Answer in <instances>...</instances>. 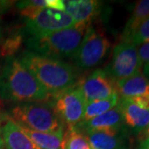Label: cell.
<instances>
[{"label":"cell","mask_w":149,"mask_h":149,"mask_svg":"<svg viewBox=\"0 0 149 149\" xmlns=\"http://www.w3.org/2000/svg\"><path fill=\"white\" fill-rule=\"evenodd\" d=\"M50 95L18 57L7 58L0 73V99L13 103L43 101Z\"/></svg>","instance_id":"cell-1"},{"label":"cell","mask_w":149,"mask_h":149,"mask_svg":"<svg viewBox=\"0 0 149 149\" xmlns=\"http://www.w3.org/2000/svg\"><path fill=\"white\" fill-rule=\"evenodd\" d=\"M18 58L50 96L69 89L76 82L77 74L74 68L60 59L48 57L29 50L25 51Z\"/></svg>","instance_id":"cell-2"},{"label":"cell","mask_w":149,"mask_h":149,"mask_svg":"<svg viewBox=\"0 0 149 149\" xmlns=\"http://www.w3.org/2000/svg\"><path fill=\"white\" fill-rule=\"evenodd\" d=\"M89 26L90 23H76L44 36L28 37L26 44L29 51L48 57L60 60L74 57Z\"/></svg>","instance_id":"cell-3"},{"label":"cell","mask_w":149,"mask_h":149,"mask_svg":"<svg viewBox=\"0 0 149 149\" xmlns=\"http://www.w3.org/2000/svg\"><path fill=\"white\" fill-rule=\"evenodd\" d=\"M8 117L22 127L40 133H64L65 124L50 100L17 104Z\"/></svg>","instance_id":"cell-4"},{"label":"cell","mask_w":149,"mask_h":149,"mask_svg":"<svg viewBox=\"0 0 149 149\" xmlns=\"http://www.w3.org/2000/svg\"><path fill=\"white\" fill-rule=\"evenodd\" d=\"M110 46L109 39L90 24L80 47L73 57L74 64L83 70L95 67L106 58Z\"/></svg>","instance_id":"cell-5"},{"label":"cell","mask_w":149,"mask_h":149,"mask_svg":"<svg viewBox=\"0 0 149 149\" xmlns=\"http://www.w3.org/2000/svg\"><path fill=\"white\" fill-rule=\"evenodd\" d=\"M50 100L56 113L67 128H73L83 121L86 100L78 85L52 95Z\"/></svg>","instance_id":"cell-6"},{"label":"cell","mask_w":149,"mask_h":149,"mask_svg":"<svg viewBox=\"0 0 149 149\" xmlns=\"http://www.w3.org/2000/svg\"><path fill=\"white\" fill-rule=\"evenodd\" d=\"M142 66L138 47L122 41L113 49L111 61L105 71L116 82L141 73Z\"/></svg>","instance_id":"cell-7"},{"label":"cell","mask_w":149,"mask_h":149,"mask_svg":"<svg viewBox=\"0 0 149 149\" xmlns=\"http://www.w3.org/2000/svg\"><path fill=\"white\" fill-rule=\"evenodd\" d=\"M74 22L65 11L42 8L25 18V31L30 37H41L74 26Z\"/></svg>","instance_id":"cell-8"},{"label":"cell","mask_w":149,"mask_h":149,"mask_svg":"<svg viewBox=\"0 0 149 149\" xmlns=\"http://www.w3.org/2000/svg\"><path fill=\"white\" fill-rule=\"evenodd\" d=\"M85 96L86 103L108 99L117 94L116 82L105 70H94L78 85Z\"/></svg>","instance_id":"cell-9"},{"label":"cell","mask_w":149,"mask_h":149,"mask_svg":"<svg viewBox=\"0 0 149 149\" xmlns=\"http://www.w3.org/2000/svg\"><path fill=\"white\" fill-rule=\"evenodd\" d=\"M93 149H128V129L119 131H91L85 133Z\"/></svg>","instance_id":"cell-10"},{"label":"cell","mask_w":149,"mask_h":149,"mask_svg":"<svg viewBox=\"0 0 149 149\" xmlns=\"http://www.w3.org/2000/svg\"><path fill=\"white\" fill-rule=\"evenodd\" d=\"M75 128L82 133L91 131H119L126 128L118 105L98 117L80 122Z\"/></svg>","instance_id":"cell-11"},{"label":"cell","mask_w":149,"mask_h":149,"mask_svg":"<svg viewBox=\"0 0 149 149\" xmlns=\"http://www.w3.org/2000/svg\"><path fill=\"white\" fill-rule=\"evenodd\" d=\"M0 130L5 149H39L21 126L8 116H4L1 120Z\"/></svg>","instance_id":"cell-12"},{"label":"cell","mask_w":149,"mask_h":149,"mask_svg":"<svg viewBox=\"0 0 149 149\" xmlns=\"http://www.w3.org/2000/svg\"><path fill=\"white\" fill-rule=\"evenodd\" d=\"M118 105L123 115L124 125L133 133L139 134L149 123V109H144L129 99H121Z\"/></svg>","instance_id":"cell-13"},{"label":"cell","mask_w":149,"mask_h":149,"mask_svg":"<svg viewBox=\"0 0 149 149\" xmlns=\"http://www.w3.org/2000/svg\"><path fill=\"white\" fill-rule=\"evenodd\" d=\"M65 12L69 14L74 23H90L99 12L100 2L94 0L63 1Z\"/></svg>","instance_id":"cell-14"},{"label":"cell","mask_w":149,"mask_h":149,"mask_svg":"<svg viewBox=\"0 0 149 149\" xmlns=\"http://www.w3.org/2000/svg\"><path fill=\"white\" fill-rule=\"evenodd\" d=\"M116 91L118 97L121 99L149 96V80L141 72L116 81Z\"/></svg>","instance_id":"cell-15"},{"label":"cell","mask_w":149,"mask_h":149,"mask_svg":"<svg viewBox=\"0 0 149 149\" xmlns=\"http://www.w3.org/2000/svg\"><path fill=\"white\" fill-rule=\"evenodd\" d=\"M21 128L39 149H62L64 133H40L22 126Z\"/></svg>","instance_id":"cell-16"},{"label":"cell","mask_w":149,"mask_h":149,"mask_svg":"<svg viewBox=\"0 0 149 149\" xmlns=\"http://www.w3.org/2000/svg\"><path fill=\"white\" fill-rule=\"evenodd\" d=\"M118 101H119V97L118 94H116L108 99L94 100L86 103L83 121H86L93 118L98 117L106 113L116 106L118 104Z\"/></svg>","instance_id":"cell-17"},{"label":"cell","mask_w":149,"mask_h":149,"mask_svg":"<svg viewBox=\"0 0 149 149\" xmlns=\"http://www.w3.org/2000/svg\"><path fill=\"white\" fill-rule=\"evenodd\" d=\"M62 149H93L84 133L75 127L67 128L64 132Z\"/></svg>","instance_id":"cell-18"},{"label":"cell","mask_w":149,"mask_h":149,"mask_svg":"<svg viewBox=\"0 0 149 149\" xmlns=\"http://www.w3.org/2000/svg\"><path fill=\"white\" fill-rule=\"evenodd\" d=\"M123 42L131 43L139 47L149 42V17L138 23L125 35H122Z\"/></svg>","instance_id":"cell-19"},{"label":"cell","mask_w":149,"mask_h":149,"mask_svg":"<svg viewBox=\"0 0 149 149\" xmlns=\"http://www.w3.org/2000/svg\"><path fill=\"white\" fill-rule=\"evenodd\" d=\"M149 17V0H141L139 1L133 8L132 15L127 22V24L123 29V35L127 34L138 23L144 19Z\"/></svg>","instance_id":"cell-20"},{"label":"cell","mask_w":149,"mask_h":149,"mask_svg":"<svg viewBox=\"0 0 149 149\" xmlns=\"http://www.w3.org/2000/svg\"><path fill=\"white\" fill-rule=\"evenodd\" d=\"M23 41L22 33H15L5 39L0 45V55L5 57H11L20 49Z\"/></svg>","instance_id":"cell-21"},{"label":"cell","mask_w":149,"mask_h":149,"mask_svg":"<svg viewBox=\"0 0 149 149\" xmlns=\"http://www.w3.org/2000/svg\"><path fill=\"white\" fill-rule=\"evenodd\" d=\"M138 53L142 64H149V42L138 47Z\"/></svg>","instance_id":"cell-22"},{"label":"cell","mask_w":149,"mask_h":149,"mask_svg":"<svg viewBox=\"0 0 149 149\" xmlns=\"http://www.w3.org/2000/svg\"><path fill=\"white\" fill-rule=\"evenodd\" d=\"M47 8L54 10L65 11L63 0H47Z\"/></svg>","instance_id":"cell-23"},{"label":"cell","mask_w":149,"mask_h":149,"mask_svg":"<svg viewBox=\"0 0 149 149\" xmlns=\"http://www.w3.org/2000/svg\"><path fill=\"white\" fill-rule=\"evenodd\" d=\"M139 149H149V138L140 139Z\"/></svg>","instance_id":"cell-24"},{"label":"cell","mask_w":149,"mask_h":149,"mask_svg":"<svg viewBox=\"0 0 149 149\" xmlns=\"http://www.w3.org/2000/svg\"><path fill=\"white\" fill-rule=\"evenodd\" d=\"M139 139H143L145 138H149V123L146 126V128H144L143 130L139 133Z\"/></svg>","instance_id":"cell-25"},{"label":"cell","mask_w":149,"mask_h":149,"mask_svg":"<svg viewBox=\"0 0 149 149\" xmlns=\"http://www.w3.org/2000/svg\"><path fill=\"white\" fill-rule=\"evenodd\" d=\"M143 71L144 76H145V77L149 80V64L144 65Z\"/></svg>","instance_id":"cell-26"},{"label":"cell","mask_w":149,"mask_h":149,"mask_svg":"<svg viewBox=\"0 0 149 149\" xmlns=\"http://www.w3.org/2000/svg\"><path fill=\"white\" fill-rule=\"evenodd\" d=\"M0 149H5V148H4V144H3V138H2V133H1V130H0Z\"/></svg>","instance_id":"cell-27"}]
</instances>
